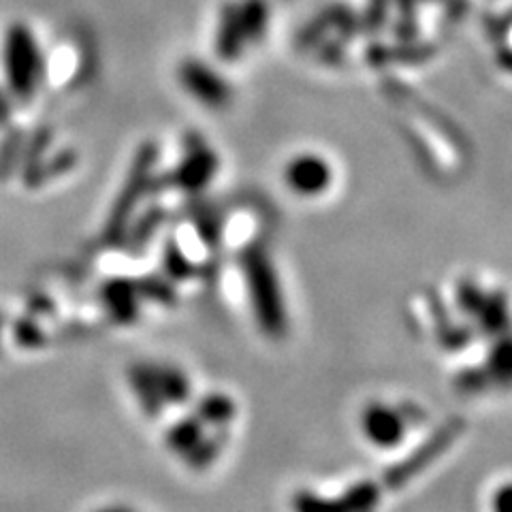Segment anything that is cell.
I'll return each mask as SVG.
<instances>
[{
  "mask_svg": "<svg viewBox=\"0 0 512 512\" xmlns=\"http://www.w3.org/2000/svg\"><path fill=\"white\" fill-rule=\"evenodd\" d=\"M365 429L370 438L382 446H389L402 436V423L389 408H374L365 416Z\"/></svg>",
  "mask_w": 512,
  "mask_h": 512,
  "instance_id": "1",
  "label": "cell"
}]
</instances>
